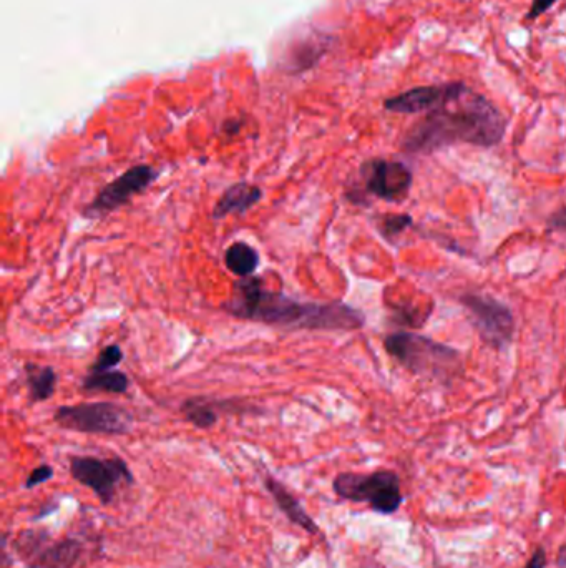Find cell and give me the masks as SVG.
Returning <instances> with one entry per match:
<instances>
[{"mask_svg":"<svg viewBox=\"0 0 566 568\" xmlns=\"http://www.w3.org/2000/svg\"><path fill=\"white\" fill-rule=\"evenodd\" d=\"M359 178L362 185L361 193L391 203L404 200L405 196L409 195L414 182L412 172L405 163L386 158H372L362 163Z\"/></svg>","mask_w":566,"mask_h":568,"instance_id":"obj_9","label":"cell"},{"mask_svg":"<svg viewBox=\"0 0 566 568\" xmlns=\"http://www.w3.org/2000/svg\"><path fill=\"white\" fill-rule=\"evenodd\" d=\"M233 318L278 328L306 331H356L364 328L366 316L361 309L342 301L313 303L298 301L286 294L264 288L258 278H240L223 303Z\"/></svg>","mask_w":566,"mask_h":568,"instance_id":"obj_1","label":"cell"},{"mask_svg":"<svg viewBox=\"0 0 566 568\" xmlns=\"http://www.w3.org/2000/svg\"><path fill=\"white\" fill-rule=\"evenodd\" d=\"M560 2V0H533L532 7L528 10V14L525 15L527 20H535L538 17H542L548 9H552L553 5Z\"/></svg>","mask_w":566,"mask_h":568,"instance_id":"obj_22","label":"cell"},{"mask_svg":"<svg viewBox=\"0 0 566 568\" xmlns=\"http://www.w3.org/2000/svg\"><path fill=\"white\" fill-rule=\"evenodd\" d=\"M460 303L470 316L480 338L493 349H505L510 346L515 334V318L512 309L502 301L487 294H464Z\"/></svg>","mask_w":566,"mask_h":568,"instance_id":"obj_7","label":"cell"},{"mask_svg":"<svg viewBox=\"0 0 566 568\" xmlns=\"http://www.w3.org/2000/svg\"><path fill=\"white\" fill-rule=\"evenodd\" d=\"M545 565H547V554H545L543 547H538V549L533 552L530 560H528V564L525 565V568H545Z\"/></svg>","mask_w":566,"mask_h":568,"instance_id":"obj_23","label":"cell"},{"mask_svg":"<svg viewBox=\"0 0 566 568\" xmlns=\"http://www.w3.org/2000/svg\"><path fill=\"white\" fill-rule=\"evenodd\" d=\"M263 190L253 183L240 182L226 188L213 210L215 220H223L226 216L243 215L263 200Z\"/></svg>","mask_w":566,"mask_h":568,"instance_id":"obj_13","label":"cell"},{"mask_svg":"<svg viewBox=\"0 0 566 568\" xmlns=\"http://www.w3.org/2000/svg\"><path fill=\"white\" fill-rule=\"evenodd\" d=\"M123 361V351L118 344H110L107 348H103L98 354L97 359L93 361L88 373H105V371H113L118 364Z\"/></svg>","mask_w":566,"mask_h":568,"instance_id":"obj_18","label":"cell"},{"mask_svg":"<svg viewBox=\"0 0 566 568\" xmlns=\"http://www.w3.org/2000/svg\"><path fill=\"white\" fill-rule=\"evenodd\" d=\"M548 230L562 235L566 240V206L555 211L550 218H548Z\"/></svg>","mask_w":566,"mask_h":568,"instance_id":"obj_21","label":"cell"},{"mask_svg":"<svg viewBox=\"0 0 566 568\" xmlns=\"http://www.w3.org/2000/svg\"><path fill=\"white\" fill-rule=\"evenodd\" d=\"M384 348L397 363H401L407 371L417 376L454 378L462 364L457 349L407 331L389 334L384 339Z\"/></svg>","mask_w":566,"mask_h":568,"instance_id":"obj_3","label":"cell"},{"mask_svg":"<svg viewBox=\"0 0 566 568\" xmlns=\"http://www.w3.org/2000/svg\"><path fill=\"white\" fill-rule=\"evenodd\" d=\"M52 479H54V467L42 464V466L35 467L34 471L30 472L29 477L25 480L24 489H35V487H39V485Z\"/></svg>","mask_w":566,"mask_h":568,"instance_id":"obj_20","label":"cell"},{"mask_svg":"<svg viewBox=\"0 0 566 568\" xmlns=\"http://www.w3.org/2000/svg\"><path fill=\"white\" fill-rule=\"evenodd\" d=\"M70 475L75 482L92 490L102 505L112 504L120 485H132L135 482L130 467L122 457H70Z\"/></svg>","mask_w":566,"mask_h":568,"instance_id":"obj_6","label":"cell"},{"mask_svg":"<svg viewBox=\"0 0 566 568\" xmlns=\"http://www.w3.org/2000/svg\"><path fill=\"white\" fill-rule=\"evenodd\" d=\"M160 172L152 165H137L128 168L127 172L108 183L98 195L93 198L82 210V215L88 220H98L105 215L127 205L133 196L140 195L147 190L153 182H157Z\"/></svg>","mask_w":566,"mask_h":568,"instance_id":"obj_8","label":"cell"},{"mask_svg":"<svg viewBox=\"0 0 566 568\" xmlns=\"http://www.w3.org/2000/svg\"><path fill=\"white\" fill-rule=\"evenodd\" d=\"M181 414L185 416L186 421L196 429H211L218 422V412H216V404L206 401L203 397H193L186 399L181 404Z\"/></svg>","mask_w":566,"mask_h":568,"instance_id":"obj_16","label":"cell"},{"mask_svg":"<svg viewBox=\"0 0 566 568\" xmlns=\"http://www.w3.org/2000/svg\"><path fill=\"white\" fill-rule=\"evenodd\" d=\"M90 555L92 552H88L82 539L64 537L52 540L49 537L25 564L29 568H80L87 564Z\"/></svg>","mask_w":566,"mask_h":568,"instance_id":"obj_11","label":"cell"},{"mask_svg":"<svg viewBox=\"0 0 566 568\" xmlns=\"http://www.w3.org/2000/svg\"><path fill=\"white\" fill-rule=\"evenodd\" d=\"M470 90L472 89H469L462 82L415 87V89L407 90L404 94L387 98L386 102H384V108L389 110V112L404 113V115L429 113L465 97Z\"/></svg>","mask_w":566,"mask_h":568,"instance_id":"obj_10","label":"cell"},{"mask_svg":"<svg viewBox=\"0 0 566 568\" xmlns=\"http://www.w3.org/2000/svg\"><path fill=\"white\" fill-rule=\"evenodd\" d=\"M507 118L487 97L470 90L465 97L425 113L405 132L401 148L410 155H430L457 143L492 148L502 142Z\"/></svg>","mask_w":566,"mask_h":568,"instance_id":"obj_2","label":"cell"},{"mask_svg":"<svg viewBox=\"0 0 566 568\" xmlns=\"http://www.w3.org/2000/svg\"><path fill=\"white\" fill-rule=\"evenodd\" d=\"M557 565L558 568H566V545H563L562 549L558 550Z\"/></svg>","mask_w":566,"mask_h":568,"instance_id":"obj_24","label":"cell"},{"mask_svg":"<svg viewBox=\"0 0 566 568\" xmlns=\"http://www.w3.org/2000/svg\"><path fill=\"white\" fill-rule=\"evenodd\" d=\"M225 265L233 275L249 278L258 270L259 253L248 243L236 241L226 250Z\"/></svg>","mask_w":566,"mask_h":568,"instance_id":"obj_15","label":"cell"},{"mask_svg":"<svg viewBox=\"0 0 566 568\" xmlns=\"http://www.w3.org/2000/svg\"><path fill=\"white\" fill-rule=\"evenodd\" d=\"M130 387V379L122 371H105V373H88L82 381L83 391L112 392L125 394Z\"/></svg>","mask_w":566,"mask_h":568,"instance_id":"obj_17","label":"cell"},{"mask_svg":"<svg viewBox=\"0 0 566 568\" xmlns=\"http://www.w3.org/2000/svg\"><path fill=\"white\" fill-rule=\"evenodd\" d=\"M25 381L29 387V399L32 402L49 401L57 389V373L50 366L42 364H25Z\"/></svg>","mask_w":566,"mask_h":568,"instance_id":"obj_14","label":"cell"},{"mask_svg":"<svg viewBox=\"0 0 566 568\" xmlns=\"http://www.w3.org/2000/svg\"><path fill=\"white\" fill-rule=\"evenodd\" d=\"M410 226H412L410 215H386L379 220V231L389 241L396 240L397 236L402 235Z\"/></svg>","mask_w":566,"mask_h":568,"instance_id":"obj_19","label":"cell"},{"mask_svg":"<svg viewBox=\"0 0 566 568\" xmlns=\"http://www.w3.org/2000/svg\"><path fill=\"white\" fill-rule=\"evenodd\" d=\"M334 494L342 500L367 504L379 514L391 515L401 507V479L396 472L376 471L371 474L342 472L332 480Z\"/></svg>","mask_w":566,"mask_h":568,"instance_id":"obj_4","label":"cell"},{"mask_svg":"<svg viewBox=\"0 0 566 568\" xmlns=\"http://www.w3.org/2000/svg\"><path fill=\"white\" fill-rule=\"evenodd\" d=\"M264 487L268 490L279 510L288 517L289 522L298 525L299 529L308 532L309 535L321 534L319 525L314 522L313 517L304 510L303 505L294 497L283 482L274 479L273 475H264Z\"/></svg>","mask_w":566,"mask_h":568,"instance_id":"obj_12","label":"cell"},{"mask_svg":"<svg viewBox=\"0 0 566 568\" xmlns=\"http://www.w3.org/2000/svg\"><path fill=\"white\" fill-rule=\"evenodd\" d=\"M54 421L67 431L123 436L132 431L133 417L125 407L113 402H83L59 407Z\"/></svg>","mask_w":566,"mask_h":568,"instance_id":"obj_5","label":"cell"}]
</instances>
